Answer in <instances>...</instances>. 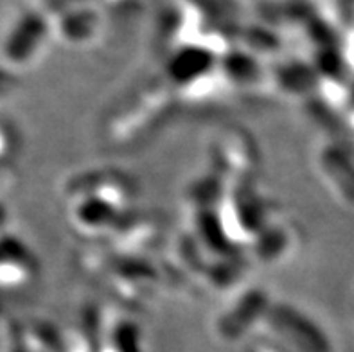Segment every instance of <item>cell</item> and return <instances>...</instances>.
<instances>
[{
  "instance_id": "obj_1",
  "label": "cell",
  "mask_w": 354,
  "mask_h": 352,
  "mask_svg": "<svg viewBox=\"0 0 354 352\" xmlns=\"http://www.w3.org/2000/svg\"><path fill=\"white\" fill-rule=\"evenodd\" d=\"M218 207L216 218L229 243H252L275 214L274 201L239 185L223 194Z\"/></svg>"
},
{
  "instance_id": "obj_2",
  "label": "cell",
  "mask_w": 354,
  "mask_h": 352,
  "mask_svg": "<svg viewBox=\"0 0 354 352\" xmlns=\"http://www.w3.org/2000/svg\"><path fill=\"white\" fill-rule=\"evenodd\" d=\"M135 183L117 171H88L68 178L65 196L68 201L80 198H95L106 205L122 210L135 200Z\"/></svg>"
},
{
  "instance_id": "obj_3",
  "label": "cell",
  "mask_w": 354,
  "mask_h": 352,
  "mask_svg": "<svg viewBox=\"0 0 354 352\" xmlns=\"http://www.w3.org/2000/svg\"><path fill=\"white\" fill-rule=\"evenodd\" d=\"M211 158L216 164V178L221 180L225 174H234L236 185L247 183L259 165V153L254 142L238 129L220 131L216 142H212Z\"/></svg>"
},
{
  "instance_id": "obj_4",
  "label": "cell",
  "mask_w": 354,
  "mask_h": 352,
  "mask_svg": "<svg viewBox=\"0 0 354 352\" xmlns=\"http://www.w3.org/2000/svg\"><path fill=\"white\" fill-rule=\"evenodd\" d=\"M299 243V230L290 221L272 219L250 245L254 246V255L259 263L274 264L277 261L290 257Z\"/></svg>"
},
{
  "instance_id": "obj_5",
  "label": "cell",
  "mask_w": 354,
  "mask_h": 352,
  "mask_svg": "<svg viewBox=\"0 0 354 352\" xmlns=\"http://www.w3.org/2000/svg\"><path fill=\"white\" fill-rule=\"evenodd\" d=\"M68 216L77 230L101 236V234H113L121 218V210L106 205L95 198H80L72 201Z\"/></svg>"
},
{
  "instance_id": "obj_6",
  "label": "cell",
  "mask_w": 354,
  "mask_h": 352,
  "mask_svg": "<svg viewBox=\"0 0 354 352\" xmlns=\"http://www.w3.org/2000/svg\"><path fill=\"white\" fill-rule=\"evenodd\" d=\"M274 67L270 68L268 85L272 90H277L283 95L301 98L308 92L310 86L317 85V77L301 62H272Z\"/></svg>"
},
{
  "instance_id": "obj_7",
  "label": "cell",
  "mask_w": 354,
  "mask_h": 352,
  "mask_svg": "<svg viewBox=\"0 0 354 352\" xmlns=\"http://www.w3.org/2000/svg\"><path fill=\"white\" fill-rule=\"evenodd\" d=\"M119 232L130 234L126 237H117L115 245L119 248L126 250V252H139V250H144V246H148L153 239H157L160 225H158V219H155L153 216L142 219L135 218L130 223L122 225Z\"/></svg>"
},
{
  "instance_id": "obj_8",
  "label": "cell",
  "mask_w": 354,
  "mask_h": 352,
  "mask_svg": "<svg viewBox=\"0 0 354 352\" xmlns=\"http://www.w3.org/2000/svg\"><path fill=\"white\" fill-rule=\"evenodd\" d=\"M15 149V135L8 124L0 122V160L6 158Z\"/></svg>"
}]
</instances>
